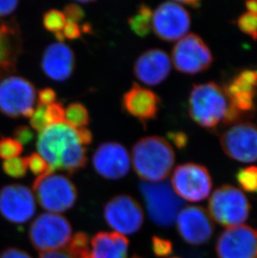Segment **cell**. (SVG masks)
Here are the masks:
<instances>
[{
    "instance_id": "3",
    "label": "cell",
    "mask_w": 257,
    "mask_h": 258,
    "mask_svg": "<svg viewBox=\"0 0 257 258\" xmlns=\"http://www.w3.org/2000/svg\"><path fill=\"white\" fill-rule=\"evenodd\" d=\"M131 159L134 170L142 180L160 182L172 171L175 155L170 142L158 136H150L135 144Z\"/></svg>"
},
{
    "instance_id": "16",
    "label": "cell",
    "mask_w": 257,
    "mask_h": 258,
    "mask_svg": "<svg viewBox=\"0 0 257 258\" xmlns=\"http://www.w3.org/2000/svg\"><path fill=\"white\" fill-rule=\"evenodd\" d=\"M216 250L219 258H257V229L230 227L219 236Z\"/></svg>"
},
{
    "instance_id": "43",
    "label": "cell",
    "mask_w": 257,
    "mask_h": 258,
    "mask_svg": "<svg viewBox=\"0 0 257 258\" xmlns=\"http://www.w3.org/2000/svg\"><path fill=\"white\" fill-rule=\"evenodd\" d=\"M76 131H77L79 140H80V142H81L82 145L87 146V145H90L92 142L93 135L90 130L85 127V128L76 129Z\"/></svg>"
},
{
    "instance_id": "18",
    "label": "cell",
    "mask_w": 257,
    "mask_h": 258,
    "mask_svg": "<svg viewBox=\"0 0 257 258\" xmlns=\"http://www.w3.org/2000/svg\"><path fill=\"white\" fill-rule=\"evenodd\" d=\"M176 226L182 238L192 245L206 243L213 235V222L202 207H188L180 210Z\"/></svg>"
},
{
    "instance_id": "33",
    "label": "cell",
    "mask_w": 257,
    "mask_h": 258,
    "mask_svg": "<svg viewBox=\"0 0 257 258\" xmlns=\"http://www.w3.org/2000/svg\"><path fill=\"white\" fill-rule=\"evenodd\" d=\"M45 106L46 105L39 104L36 108H34V113L30 117V124L32 128L37 132H41L43 130L48 127L45 118Z\"/></svg>"
},
{
    "instance_id": "21",
    "label": "cell",
    "mask_w": 257,
    "mask_h": 258,
    "mask_svg": "<svg viewBox=\"0 0 257 258\" xmlns=\"http://www.w3.org/2000/svg\"><path fill=\"white\" fill-rule=\"evenodd\" d=\"M76 58L73 50L65 43L56 42L44 49L41 67L49 79L55 81L68 80L73 74Z\"/></svg>"
},
{
    "instance_id": "38",
    "label": "cell",
    "mask_w": 257,
    "mask_h": 258,
    "mask_svg": "<svg viewBox=\"0 0 257 258\" xmlns=\"http://www.w3.org/2000/svg\"><path fill=\"white\" fill-rule=\"evenodd\" d=\"M39 258H80L76 252H74L70 246H67L63 249L58 251H46L42 252Z\"/></svg>"
},
{
    "instance_id": "11",
    "label": "cell",
    "mask_w": 257,
    "mask_h": 258,
    "mask_svg": "<svg viewBox=\"0 0 257 258\" xmlns=\"http://www.w3.org/2000/svg\"><path fill=\"white\" fill-rule=\"evenodd\" d=\"M191 24L188 10L180 3H162L153 13L152 29L164 41H177L186 35Z\"/></svg>"
},
{
    "instance_id": "6",
    "label": "cell",
    "mask_w": 257,
    "mask_h": 258,
    "mask_svg": "<svg viewBox=\"0 0 257 258\" xmlns=\"http://www.w3.org/2000/svg\"><path fill=\"white\" fill-rule=\"evenodd\" d=\"M250 210V202L245 194L231 185L217 188L209 201L211 217L224 227H233L245 222Z\"/></svg>"
},
{
    "instance_id": "23",
    "label": "cell",
    "mask_w": 257,
    "mask_h": 258,
    "mask_svg": "<svg viewBox=\"0 0 257 258\" xmlns=\"http://www.w3.org/2000/svg\"><path fill=\"white\" fill-rule=\"evenodd\" d=\"M90 258H127L128 241L118 232H99L91 240Z\"/></svg>"
},
{
    "instance_id": "42",
    "label": "cell",
    "mask_w": 257,
    "mask_h": 258,
    "mask_svg": "<svg viewBox=\"0 0 257 258\" xmlns=\"http://www.w3.org/2000/svg\"><path fill=\"white\" fill-rule=\"evenodd\" d=\"M0 258H32L25 251L18 248H8L0 254Z\"/></svg>"
},
{
    "instance_id": "27",
    "label": "cell",
    "mask_w": 257,
    "mask_h": 258,
    "mask_svg": "<svg viewBox=\"0 0 257 258\" xmlns=\"http://www.w3.org/2000/svg\"><path fill=\"white\" fill-rule=\"evenodd\" d=\"M66 22L67 20L66 15L58 10H49L44 14L43 17V25L44 28L53 34L62 31L66 26Z\"/></svg>"
},
{
    "instance_id": "1",
    "label": "cell",
    "mask_w": 257,
    "mask_h": 258,
    "mask_svg": "<svg viewBox=\"0 0 257 258\" xmlns=\"http://www.w3.org/2000/svg\"><path fill=\"white\" fill-rule=\"evenodd\" d=\"M36 146L50 172L63 170L73 174L87 163L86 149L80 142L77 131L66 122L51 124L39 132Z\"/></svg>"
},
{
    "instance_id": "39",
    "label": "cell",
    "mask_w": 257,
    "mask_h": 258,
    "mask_svg": "<svg viewBox=\"0 0 257 258\" xmlns=\"http://www.w3.org/2000/svg\"><path fill=\"white\" fill-rule=\"evenodd\" d=\"M38 99H39V104L40 105H50L55 102L56 92L51 88H44L41 90H39Z\"/></svg>"
},
{
    "instance_id": "46",
    "label": "cell",
    "mask_w": 257,
    "mask_h": 258,
    "mask_svg": "<svg viewBox=\"0 0 257 258\" xmlns=\"http://www.w3.org/2000/svg\"><path fill=\"white\" fill-rule=\"evenodd\" d=\"M131 258H141V257H140V256H134L133 257H131Z\"/></svg>"
},
{
    "instance_id": "35",
    "label": "cell",
    "mask_w": 257,
    "mask_h": 258,
    "mask_svg": "<svg viewBox=\"0 0 257 258\" xmlns=\"http://www.w3.org/2000/svg\"><path fill=\"white\" fill-rule=\"evenodd\" d=\"M63 15H66V20L70 22L76 23L79 24L82 21L85 17V12L80 5L75 4H70L66 5L63 10Z\"/></svg>"
},
{
    "instance_id": "9",
    "label": "cell",
    "mask_w": 257,
    "mask_h": 258,
    "mask_svg": "<svg viewBox=\"0 0 257 258\" xmlns=\"http://www.w3.org/2000/svg\"><path fill=\"white\" fill-rule=\"evenodd\" d=\"M171 60L180 73L197 75L208 70L213 63L211 49L196 34H186L173 48Z\"/></svg>"
},
{
    "instance_id": "24",
    "label": "cell",
    "mask_w": 257,
    "mask_h": 258,
    "mask_svg": "<svg viewBox=\"0 0 257 258\" xmlns=\"http://www.w3.org/2000/svg\"><path fill=\"white\" fill-rule=\"evenodd\" d=\"M153 12L148 5H142L138 8L136 14L128 19V25L137 36H147L152 29Z\"/></svg>"
},
{
    "instance_id": "34",
    "label": "cell",
    "mask_w": 257,
    "mask_h": 258,
    "mask_svg": "<svg viewBox=\"0 0 257 258\" xmlns=\"http://www.w3.org/2000/svg\"><path fill=\"white\" fill-rule=\"evenodd\" d=\"M152 247L155 255L160 257L169 256L172 253V243L169 240L161 238L159 236L152 237Z\"/></svg>"
},
{
    "instance_id": "7",
    "label": "cell",
    "mask_w": 257,
    "mask_h": 258,
    "mask_svg": "<svg viewBox=\"0 0 257 258\" xmlns=\"http://www.w3.org/2000/svg\"><path fill=\"white\" fill-rule=\"evenodd\" d=\"M29 236L32 245L38 251H58L68 246L72 239V228L63 216L44 213L32 223Z\"/></svg>"
},
{
    "instance_id": "22",
    "label": "cell",
    "mask_w": 257,
    "mask_h": 258,
    "mask_svg": "<svg viewBox=\"0 0 257 258\" xmlns=\"http://www.w3.org/2000/svg\"><path fill=\"white\" fill-rule=\"evenodd\" d=\"M21 49L22 41L18 28L0 25V79L16 70Z\"/></svg>"
},
{
    "instance_id": "8",
    "label": "cell",
    "mask_w": 257,
    "mask_h": 258,
    "mask_svg": "<svg viewBox=\"0 0 257 258\" xmlns=\"http://www.w3.org/2000/svg\"><path fill=\"white\" fill-rule=\"evenodd\" d=\"M36 90L20 76H11L0 81V112L11 118H30L34 111Z\"/></svg>"
},
{
    "instance_id": "13",
    "label": "cell",
    "mask_w": 257,
    "mask_h": 258,
    "mask_svg": "<svg viewBox=\"0 0 257 258\" xmlns=\"http://www.w3.org/2000/svg\"><path fill=\"white\" fill-rule=\"evenodd\" d=\"M232 110L242 119L255 112L257 70L245 69L230 79L223 87Z\"/></svg>"
},
{
    "instance_id": "10",
    "label": "cell",
    "mask_w": 257,
    "mask_h": 258,
    "mask_svg": "<svg viewBox=\"0 0 257 258\" xmlns=\"http://www.w3.org/2000/svg\"><path fill=\"white\" fill-rule=\"evenodd\" d=\"M171 184L179 198L197 202L208 198L212 188V179L204 166L189 162L175 169Z\"/></svg>"
},
{
    "instance_id": "17",
    "label": "cell",
    "mask_w": 257,
    "mask_h": 258,
    "mask_svg": "<svg viewBox=\"0 0 257 258\" xmlns=\"http://www.w3.org/2000/svg\"><path fill=\"white\" fill-rule=\"evenodd\" d=\"M95 171L109 180H119L128 174L131 159L128 151L118 142H104L93 155Z\"/></svg>"
},
{
    "instance_id": "20",
    "label": "cell",
    "mask_w": 257,
    "mask_h": 258,
    "mask_svg": "<svg viewBox=\"0 0 257 258\" xmlns=\"http://www.w3.org/2000/svg\"><path fill=\"white\" fill-rule=\"evenodd\" d=\"M160 105L161 100L156 93L137 83H134L122 98L123 109L143 123L156 119Z\"/></svg>"
},
{
    "instance_id": "41",
    "label": "cell",
    "mask_w": 257,
    "mask_h": 258,
    "mask_svg": "<svg viewBox=\"0 0 257 258\" xmlns=\"http://www.w3.org/2000/svg\"><path fill=\"white\" fill-rule=\"evenodd\" d=\"M19 2L16 0L0 1V17L11 15L17 9Z\"/></svg>"
},
{
    "instance_id": "29",
    "label": "cell",
    "mask_w": 257,
    "mask_h": 258,
    "mask_svg": "<svg viewBox=\"0 0 257 258\" xmlns=\"http://www.w3.org/2000/svg\"><path fill=\"white\" fill-rule=\"evenodd\" d=\"M22 152L23 145L14 138L3 137L0 139V157L5 161L19 157Z\"/></svg>"
},
{
    "instance_id": "26",
    "label": "cell",
    "mask_w": 257,
    "mask_h": 258,
    "mask_svg": "<svg viewBox=\"0 0 257 258\" xmlns=\"http://www.w3.org/2000/svg\"><path fill=\"white\" fill-rule=\"evenodd\" d=\"M235 178L240 187L246 192L257 193V166L240 169Z\"/></svg>"
},
{
    "instance_id": "37",
    "label": "cell",
    "mask_w": 257,
    "mask_h": 258,
    "mask_svg": "<svg viewBox=\"0 0 257 258\" xmlns=\"http://www.w3.org/2000/svg\"><path fill=\"white\" fill-rule=\"evenodd\" d=\"M82 33V28L79 24L70 21L66 22V26L62 30V34L65 38H67L70 40L80 39Z\"/></svg>"
},
{
    "instance_id": "15",
    "label": "cell",
    "mask_w": 257,
    "mask_h": 258,
    "mask_svg": "<svg viewBox=\"0 0 257 258\" xmlns=\"http://www.w3.org/2000/svg\"><path fill=\"white\" fill-rule=\"evenodd\" d=\"M36 205L31 190L20 184L7 185L0 190V213L15 224H23L31 219Z\"/></svg>"
},
{
    "instance_id": "25",
    "label": "cell",
    "mask_w": 257,
    "mask_h": 258,
    "mask_svg": "<svg viewBox=\"0 0 257 258\" xmlns=\"http://www.w3.org/2000/svg\"><path fill=\"white\" fill-rule=\"evenodd\" d=\"M65 122L75 129L85 128L90 122L87 109L80 103H72L65 110Z\"/></svg>"
},
{
    "instance_id": "2",
    "label": "cell",
    "mask_w": 257,
    "mask_h": 258,
    "mask_svg": "<svg viewBox=\"0 0 257 258\" xmlns=\"http://www.w3.org/2000/svg\"><path fill=\"white\" fill-rule=\"evenodd\" d=\"M188 111L197 124L207 130L242 121L232 110L223 88L215 82L193 86L188 100Z\"/></svg>"
},
{
    "instance_id": "36",
    "label": "cell",
    "mask_w": 257,
    "mask_h": 258,
    "mask_svg": "<svg viewBox=\"0 0 257 258\" xmlns=\"http://www.w3.org/2000/svg\"><path fill=\"white\" fill-rule=\"evenodd\" d=\"M14 139L20 142L21 145H27L34 139V133L27 125H20L14 132Z\"/></svg>"
},
{
    "instance_id": "32",
    "label": "cell",
    "mask_w": 257,
    "mask_h": 258,
    "mask_svg": "<svg viewBox=\"0 0 257 258\" xmlns=\"http://www.w3.org/2000/svg\"><path fill=\"white\" fill-rule=\"evenodd\" d=\"M45 118L48 126L65 122V108L60 102H54L45 106Z\"/></svg>"
},
{
    "instance_id": "12",
    "label": "cell",
    "mask_w": 257,
    "mask_h": 258,
    "mask_svg": "<svg viewBox=\"0 0 257 258\" xmlns=\"http://www.w3.org/2000/svg\"><path fill=\"white\" fill-rule=\"evenodd\" d=\"M220 142L230 158L244 163L257 161V127L251 122L232 124L221 134Z\"/></svg>"
},
{
    "instance_id": "19",
    "label": "cell",
    "mask_w": 257,
    "mask_h": 258,
    "mask_svg": "<svg viewBox=\"0 0 257 258\" xmlns=\"http://www.w3.org/2000/svg\"><path fill=\"white\" fill-rule=\"evenodd\" d=\"M171 71V59L164 50L151 49L136 59L134 73L147 86H158L167 79Z\"/></svg>"
},
{
    "instance_id": "4",
    "label": "cell",
    "mask_w": 257,
    "mask_h": 258,
    "mask_svg": "<svg viewBox=\"0 0 257 258\" xmlns=\"http://www.w3.org/2000/svg\"><path fill=\"white\" fill-rule=\"evenodd\" d=\"M37 200L44 210L53 213L66 212L77 200V189L70 178L49 172L39 175L33 183Z\"/></svg>"
},
{
    "instance_id": "44",
    "label": "cell",
    "mask_w": 257,
    "mask_h": 258,
    "mask_svg": "<svg viewBox=\"0 0 257 258\" xmlns=\"http://www.w3.org/2000/svg\"><path fill=\"white\" fill-rule=\"evenodd\" d=\"M178 2L184 7L188 6V7L194 8V9L201 7V5H202L200 1H178Z\"/></svg>"
},
{
    "instance_id": "14",
    "label": "cell",
    "mask_w": 257,
    "mask_h": 258,
    "mask_svg": "<svg viewBox=\"0 0 257 258\" xmlns=\"http://www.w3.org/2000/svg\"><path fill=\"white\" fill-rule=\"evenodd\" d=\"M104 219L119 234L131 235L141 229L144 212L138 202L128 195L112 198L104 206Z\"/></svg>"
},
{
    "instance_id": "45",
    "label": "cell",
    "mask_w": 257,
    "mask_h": 258,
    "mask_svg": "<svg viewBox=\"0 0 257 258\" xmlns=\"http://www.w3.org/2000/svg\"><path fill=\"white\" fill-rule=\"evenodd\" d=\"M245 5L248 11L257 12V0L256 1H248L245 2Z\"/></svg>"
},
{
    "instance_id": "40",
    "label": "cell",
    "mask_w": 257,
    "mask_h": 258,
    "mask_svg": "<svg viewBox=\"0 0 257 258\" xmlns=\"http://www.w3.org/2000/svg\"><path fill=\"white\" fill-rule=\"evenodd\" d=\"M168 139L171 141L177 148H184L188 144V137L184 132H169L167 135Z\"/></svg>"
},
{
    "instance_id": "47",
    "label": "cell",
    "mask_w": 257,
    "mask_h": 258,
    "mask_svg": "<svg viewBox=\"0 0 257 258\" xmlns=\"http://www.w3.org/2000/svg\"><path fill=\"white\" fill-rule=\"evenodd\" d=\"M170 258H180V257H170Z\"/></svg>"
},
{
    "instance_id": "30",
    "label": "cell",
    "mask_w": 257,
    "mask_h": 258,
    "mask_svg": "<svg viewBox=\"0 0 257 258\" xmlns=\"http://www.w3.org/2000/svg\"><path fill=\"white\" fill-rule=\"evenodd\" d=\"M26 160L21 157H15L4 161L3 170L6 175L13 178H22L26 175Z\"/></svg>"
},
{
    "instance_id": "5",
    "label": "cell",
    "mask_w": 257,
    "mask_h": 258,
    "mask_svg": "<svg viewBox=\"0 0 257 258\" xmlns=\"http://www.w3.org/2000/svg\"><path fill=\"white\" fill-rule=\"evenodd\" d=\"M140 189L152 222L160 227H170L184 204L171 185L165 181H143Z\"/></svg>"
},
{
    "instance_id": "31",
    "label": "cell",
    "mask_w": 257,
    "mask_h": 258,
    "mask_svg": "<svg viewBox=\"0 0 257 258\" xmlns=\"http://www.w3.org/2000/svg\"><path fill=\"white\" fill-rule=\"evenodd\" d=\"M27 166L34 175H42L50 172L49 165L39 153H32L25 157Z\"/></svg>"
},
{
    "instance_id": "28",
    "label": "cell",
    "mask_w": 257,
    "mask_h": 258,
    "mask_svg": "<svg viewBox=\"0 0 257 258\" xmlns=\"http://www.w3.org/2000/svg\"><path fill=\"white\" fill-rule=\"evenodd\" d=\"M237 26L243 34L257 40V12L246 11L238 17Z\"/></svg>"
}]
</instances>
